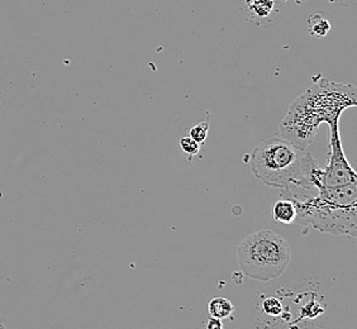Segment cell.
<instances>
[{
  "mask_svg": "<svg viewBox=\"0 0 357 329\" xmlns=\"http://www.w3.org/2000/svg\"><path fill=\"white\" fill-rule=\"evenodd\" d=\"M356 104V89L352 85L322 79L291 104L279 136L296 148L305 150L313 142L321 124L337 123L344 110Z\"/></svg>",
  "mask_w": 357,
  "mask_h": 329,
  "instance_id": "cell-1",
  "label": "cell"
},
{
  "mask_svg": "<svg viewBox=\"0 0 357 329\" xmlns=\"http://www.w3.org/2000/svg\"><path fill=\"white\" fill-rule=\"evenodd\" d=\"M250 166L255 178L264 185L282 192L296 188L317 190L321 181V167L310 152L296 148L280 136L259 144L251 153Z\"/></svg>",
  "mask_w": 357,
  "mask_h": 329,
  "instance_id": "cell-2",
  "label": "cell"
},
{
  "mask_svg": "<svg viewBox=\"0 0 357 329\" xmlns=\"http://www.w3.org/2000/svg\"><path fill=\"white\" fill-rule=\"evenodd\" d=\"M294 201L296 220L302 226L312 227L323 234L349 236L357 234V183L344 186L317 188V195L305 199L284 197Z\"/></svg>",
  "mask_w": 357,
  "mask_h": 329,
  "instance_id": "cell-3",
  "label": "cell"
},
{
  "mask_svg": "<svg viewBox=\"0 0 357 329\" xmlns=\"http://www.w3.org/2000/svg\"><path fill=\"white\" fill-rule=\"evenodd\" d=\"M237 260L245 276L257 282L280 277L291 261L288 240L270 229L248 234L237 247Z\"/></svg>",
  "mask_w": 357,
  "mask_h": 329,
  "instance_id": "cell-4",
  "label": "cell"
},
{
  "mask_svg": "<svg viewBox=\"0 0 357 329\" xmlns=\"http://www.w3.org/2000/svg\"><path fill=\"white\" fill-rule=\"evenodd\" d=\"M328 127H330V152L327 158V166L324 169H321L319 185L344 186L357 183L356 171L351 167L347 158L344 156L341 137H340L338 122L330 124Z\"/></svg>",
  "mask_w": 357,
  "mask_h": 329,
  "instance_id": "cell-5",
  "label": "cell"
},
{
  "mask_svg": "<svg viewBox=\"0 0 357 329\" xmlns=\"http://www.w3.org/2000/svg\"><path fill=\"white\" fill-rule=\"evenodd\" d=\"M273 218L278 223L291 224L296 222V209L293 200L284 198L278 200L273 206Z\"/></svg>",
  "mask_w": 357,
  "mask_h": 329,
  "instance_id": "cell-6",
  "label": "cell"
},
{
  "mask_svg": "<svg viewBox=\"0 0 357 329\" xmlns=\"http://www.w3.org/2000/svg\"><path fill=\"white\" fill-rule=\"evenodd\" d=\"M234 304L226 298H214L208 304V310L212 318L217 319H227L234 313Z\"/></svg>",
  "mask_w": 357,
  "mask_h": 329,
  "instance_id": "cell-7",
  "label": "cell"
},
{
  "mask_svg": "<svg viewBox=\"0 0 357 329\" xmlns=\"http://www.w3.org/2000/svg\"><path fill=\"white\" fill-rule=\"evenodd\" d=\"M248 12L257 18H266L274 10V0H245Z\"/></svg>",
  "mask_w": 357,
  "mask_h": 329,
  "instance_id": "cell-8",
  "label": "cell"
},
{
  "mask_svg": "<svg viewBox=\"0 0 357 329\" xmlns=\"http://www.w3.org/2000/svg\"><path fill=\"white\" fill-rule=\"evenodd\" d=\"M308 31L314 37H324L330 33V21L323 18L319 14H314L308 20Z\"/></svg>",
  "mask_w": 357,
  "mask_h": 329,
  "instance_id": "cell-9",
  "label": "cell"
},
{
  "mask_svg": "<svg viewBox=\"0 0 357 329\" xmlns=\"http://www.w3.org/2000/svg\"><path fill=\"white\" fill-rule=\"evenodd\" d=\"M208 130H209V121L206 119L190 128L189 137H192L195 142H198L202 146L206 142V137H208Z\"/></svg>",
  "mask_w": 357,
  "mask_h": 329,
  "instance_id": "cell-10",
  "label": "cell"
},
{
  "mask_svg": "<svg viewBox=\"0 0 357 329\" xmlns=\"http://www.w3.org/2000/svg\"><path fill=\"white\" fill-rule=\"evenodd\" d=\"M262 310L270 316H278L282 314L284 308L282 304L279 299H276L274 296L266 298L262 303Z\"/></svg>",
  "mask_w": 357,
  "mask_h": 329,
  "instance_id": "cell-11",
  "label": "cell"
},
{
  "mask_svg": "<svg viewBox=\"0 0 357 329\" xmlns=\"http://www.w3.org/2000/svg\"><path fill=\"white\" fill-rule=\"evenodd\" d=\"M180 147L181 150L185 152L186 155H189L190 158L198 155L200 151V144L195 142L192 137H183L180 139Z\"/></svg>",
  "mask_w": 357,
  "mask_h": 329,
  "instance_id": "cell-12",
  "label": "cell"
},
{
  "mask_svg": "<svg viewBox=\"0 0 357 329\" xmlns=\"http://www.w3.org/2000/svg\"><path fill=\"white\" fill-rule=\"evenodd\" d=\"M206 329H223V323L217 318H209L206 324Z\"/></svg>",
  "mask_w": 357,
  "mask_h": 329,
  "instance_id": "cell-13",
  "label": "cell"
},
{
  "mask_svg": "<svg viewBox=\"0 0 357 329\" xmlns=\"http://www.w3.org/2000/svg\"><path fill=\"white\" fill-rule=\"evenodd\" d=\"M328 1H335V3H342V4H349V3H354L355 0H328Z\"/></svg>",
  "mask_w": 357,
  "mask_h": 329,
  "instance_id": "cell-14",
  "label": "cell"
}]
</instances>
